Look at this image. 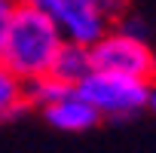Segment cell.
<instances>
[{
	"instance_id": "6da1fadb",
	"label": "cell",
	"mask_w": 156,
	"mask_h": 153,
	"mask_svg": "<svg viewBox=\"0 0 156 153\" xmlns=\"http://www.w3.org/2000/svg\"><path fill=\"white\" fill-rule=\"evenodd\" d=\"M61 43H64V37H61L58 25L43 9L19 3L0 64H3L12 76H19L22 83L34 80V76L49 73L52 58L61 49Z\"/></svg>"
},
{
	"instance_id": "7a4b0ae2",
	"label": "cell",
	"mask_w": 156,
	"mask_h": 153,
	"mask_svg": "<svg viewBox=\"0 0 156 153\" xmlns=\"http://www.w3.org/2000/svg\"><path fill=\"white\" fill-rule=\"evenodd\" d=\"M76 92L98 110L101 119H126L147 107L150 83L138 80V76L110 73V70H92L76 86Z\"/></svg>"
},
{
	"instance_id": "3957f363",
	"label": "cell",
	"mask_w": 156,
	"mask_h": 153,
	"mask_svg": "<svg viewBox=\"0 0 156 153\" xmlns=\"http://www.w3.org/2000/svg\"><path fill=\"white\" fill-rule=\"evenodd\" d=\"M89 52H92V67L95 70L138 76V80H147V83L156 76V55L147 46V40L135 37L122 28H107L104 37L89 46Z\"/></svg>"
},
{
	"instance_id": "277c9868",
	"label": "cell",
	"mask_w": 156,
	"mask_h": 153,
	"mask_svg": "<svg viewBox=\"0 0 156 153\" xmlns=\"http://www.w3.org/2000/svg\"><path fill=\"white\" fill-rule=\"evenodd\" d=\"M19 3H28V6L43 9L58 25V31H61V37L67 43L92 46L110 28V22L98 12L95 0H19Z\"/></svg>"
},
{
	"instance_id": "5b68a950",
	"label": "cell",
	"mask_w": 156,
	"mask_h": 153,
	"mask_svg": "<svg viewBox=\"0 0 156 153\" xmlns=\"http://www.w3.org/2000/svg\"><path fill=\"white\" fill-rule=\"evenodd\" d=\"M43 116H46L49 126H55V129H61V132H86V129H92V126L101 123L98 110H95L80 92H76V89H70V92L61 95L58 101L46 104V107H43Z\"/></svg>"
},
{
	"instance_id": "8992f818",
	"label": "cell",
	"mask_w": 156,
	"mask_h": 153,
	"mask_svg": "<svg viewBox=\"0 0 156 153\" xmlns=\"http://www.w3.org/2000/svg\"><path fill=\"white\" fill-rule=\"evenodd\" d=\"M95 67H92V52H89V46H80V43H61V49L55 52V58H52V67H49V76H55L58 83H64V86H80L86 76L92 73Z\"/></svg>"
},
{
	"instance_id": "52a82bcc",
	"label": "cell",
	"mask_w": 156,
	"mask_h": 153,
	"mask_svg": "<svg viewBox=\"0 0 156 153\" xmlns=\"http://www.w3.org/2000/svg\"><path fill=\"white\" fill-rule=\"evenodd\" d=\"M73 86H64L58 83L55 76L43 73V76H34V80H25L22 83V95H25V104L28 107H46L52 101H58L61 95H67Z\"/></svg>"
},
{
	"instance_id": "ba28073f",
	"label": "cell",
	"mask_w": 156,
	"mask_h": 153,
	"mask_svg": "<svg viewBox=\"0 0 156 153\" xmlns=\"http://www.w3.org/2000/svg\"><path fill=\"white\" fill-rule=\"evenodd\" d=\"M22 110H28L25 95H22V80L12 76L3 64H0V123L16 119Z\"/></svg>"
},
{
	"instance_id": "9c48e42d",
	"label": "cell",
	"mask_w": 156,
	"mask_h": 153,
	"mask_svg": "<svg viewBox=\"0 0 156 153\" xmlns=\"http://www.w3.org/2000/svg\"><path fill=\"white\" fill-rule=\"evenodd\" d=\"M16 9H19V0H0V58H3V49H6V37H9Z\"/></svg>"
},
{
	"instance_id": "30bf717a",
	"label": "cell",
	"mask_w": 156,
	"mask_h": 153,
	"mask_svg": "<svg viewBox=\"0 0 156 153\" xmlns=\"http://www.w3.org/2000/svg\"><path fill=\"white\" fill-rule=\"evenodd\" d=\"M95 6L107 22H119L129 12V0H95Z\"/></svg>"
},
{
	"instance_id": "8fae6325",
	"label": "cell",
	"mask_w": 156,
	"mask_h": 153,
	"mask_svg": "<svg viewBox=\"0 0 156 153\" xmlns=\"http://www.w3.org/2000/svg\"><path fill=\"white\" fill-rule=\"evenodd\" d=\"M147 107L156 113V86H150V95H147Z\"/></svg>"
}]
</instances>
